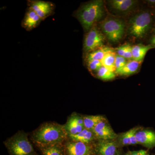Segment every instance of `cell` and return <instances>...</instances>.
I'll return each instance as SVG.
<instances>
[{
    "mask_svg": "<svg viewBox=\"0 0 155 155\" xmlns=\"http://www.w3.org/2000/svg\"><path fill=\"white\" fill-rule=\"evenodd\" d=\"M67 134L65 126L55 123L43 124L33 132V141L41 147L60 144L65 140Z\"/></svg>",
    "mask_w": 155,
    "mask_h": 155,
    "instance_id": "1",
    "label": "cell"
},
{
    "mask_svg": "<svg viewBox=\"0 0 155 155\" xmlns=\"http://www.w3.org/2000/svg\"><path fill=\"white\" fill-rule=\"evenodd\" d=\"M104 14V2L95 0L81 6L77 11L76 16L84 30L88 31Z\"/></svg>",
    "mask_w": 155,
    "mask_h": 155,
    "instance_id": "2",
    "label": "cell"
},
{
    "mask_svg": "<svg viewBox=\"0 0 155 155\" xmlns=\"http://www.w3.org/2000/svg\"><path fill=\"white\" fill-rule=\"evenodd\" d=\"M5 145L11 155H36L27 134L23 131H19L7 140Z\"/></svg>",
    "mask_w": 155,
    "mask_h": 155,
    "instance_id": "3",
    "label": "cell"
},
{
    "mask_svg": "<svg viewBox=\"0 0 155 155\" xmlns=\"http://www.w3.org/2000/svg\"><path fill=\"white\" fill-rule=\"evenodd\" d=\"M152 21L151 15L147 11L137 14L129 22V34L136 38H143L149 30Z\"/></svg>",
    "mask_w": 155,
    "mask_h": 155,
    "instance_id": "4",
    "label": "cell"
},
{
    "mask_svg": "<svg viewBox=\"0 0 155 155\" xmlns=\"http://www.w3.org/2000/svg\"><path fill=\"white\" fill-rule=\"evenodd\" d=\"M101 26L103 32L110 41H119L124 35L125 24L121 19L108 18L102 22Z\"/></svg>",
    "mask_w": 155,
    "mask_h": 155,
    "instance_id": "5",
    "label": "cell"
},
{
    "mask_svg": "<svg viewBox=\"0 0 155 155\" xmlns=\"http://www.w3.org/2000/svg\"><path fill=\"white\" fill-rule=\"evenodd\" d=\"M105 39L104 35L96 25H94L85 35L83 44L84 51L88 54L104 46Z\"/></svg>",
    "mask_w": 155,
    "mask_h": 155,
    "instance_id": "6",
    "label": "cell"
},
{
    "mask_svg": "<svg viewBox=\"0 0 155 155\" xmlns=\"http://www.w3.org/2000/svg\"><path fill=\"white\" fill-rule=\"evenodd\" d=\"M92 131L96 137L102 140H114L117 136L106 120L98 123Z\"/></svg>",
    "mask_w": 155,
    "mask_h": 155,
    "instance_id": "7",
    "label": "cell"
},
{
    "mask_svg": "<svg viewBox=\"0 0 155 155\" xmlns=\"http://www.w3.org/2000/svg\"><path fill=\"white\" fill-rule=\"evenodd\" d=\"M29 6V8L34 11L42 20L50 16L54 10V5L45 1H31Z\"/></svg>",
    "mask_w": 155,
    "mask_h": 155,
    "instance_id": "8",
    "label": "cell"
},
{
    "mask_svg": "<svg viewBox=\"0 0 155 155\" xmlns=\"http://www.w3.org/2000/svg\"><path fill=\"white\" fill-rule=\"evenodd\" d=\"M65 149L67 155H91L92 152L91 146L81 142H67Z\"/></svg>",
    "mask_w": 155,
    "mask_h": 155,
    "instance_id": "9",
    "label": "cell"
},
{
    "mask_svg": "<svg viewBox=\"0 0 155 155\" xmlns=\"http://www.w3.org/2000/svg\"><path fill=\"white\" fill-rule=\"evenodd\" d=\"M138 144L151 148L155 147V131L151 129L139 130L136 134Z\"/></svg>",
    "mask_w": 155,
    "mask_h": 155,
    "instance_id": "10",
    "label": "cell"
},
{
    "mask_svg": "<svg viewBox=\"0 0 155 155\" xmlns=\"http://www.w3.org/2000/svg\"><path fill=\"white\" fill-rule=\"evenodd\" d=\"M64 126L68 135H75L84 128L83 118L74 114L69 118Z\"/></svg>",
    "mask_w": 155,
    "mask_h": 155,
    "instance_id": "11",
    "label": "cell"
},
{
    "mask_svg": "<svg viewBox=\"0 0 155 155\" xmlns=\"http://www.w3.org/2000/svg\"><path fill=\"white\" fill-rule=\"evenodd\" d=\"M117 147L116 142L114 140H101L96 150L99 155H116Z\"/></svg>",
    "mask_w": 155,
    "mask_h": 155,
    "instance_id": "12",
    "label": "cell"
},
{
    "mask_svg": "<svg viewBox=\"0 0 155 155\" xmlns=\"http://www.w3.org/2000/svg\"><path fill=\"white\" fill-rule=\"evenodd\" d=\"M41 20L34 11L29 8L22 21V26L26 30H32L39 24Z\"/></svg>",
    "mask_w": 155,
    "mask_h": 155,
    "instance_id": "13",
    "label": "cell"
},
{
    "mask_svg": "<svg viewBox=\"0 0 155 155\" xmlns=\"http://www.w3.org/2000/svg\"><path fill=\"white\" fill-rule=\"evenodd\" d=\"M143 61H137L134 60L127 61L125 66L119 70H116L115 73L123 76L132 75L136 73L139 69Z\"/></svg>",
    "mask_w": 155,
    "mask_h": 155,
    "instance_id": "14",
    "label": "cell"
},
{
    "mask_svg": "<svg viewBox=\"0 0 155 155\" xmlns=\"http://www.w3.org/2000/svg\"><path fill=\"white\" fill-rule=\"evenodd\" d=\"M155 48L153 45H144L142 44L135 45L132 46L133 60L137 61H143L147 52L151 49Z\"/></svg>",
    "mask_w": 155,
    "mask_h": 155,
    "instance_id": "15",
    "label": "cell"
},
{
    "mask_svg": "<svg viewBox=\"0 0 155 155\" xmlns=\"http://www.w3.org/2000/svg\"><path fill=\"white\" fill-rule=\"evenodd\" d=\"M139 130L138 127H135L122 134L119 137L120 143L123 146L138 144L136 137V134Z\"/></svg>",
    "mask_w": 155,
    "mask_h": 155,
    "instance_id": "16",
    "label": "cell"
},
{
    "mask_svg": "<svg viewBox=\"0 0 155 155\" xmlns=\"http://www.w3.org/2000/svg\"><path fill=\"white\" fill-rule=\"evenodd\" d=\"M72 141L81 142L83 143L89 144L91 142L95 137L92 130L84 128L80 133L75 135H68Z\"/></svg>",
    "mask_w": 155,
    "mask_h": 155,
    "instance_id": "17",
    "label": "cell"
},
{
    "mask_svg": "<svg viewBox=\"0 0 155 155\" xmlns=\"http://www.w3.org/2000/svg\"><path fill=\"white\" fill-rule=\"evenodd\" d=\"M137 1L133 0H112L110 5L113 8L120 11H130L134 7Z\"/></svg>",
    "mask_w": 155,
    "mask_h": 155,
    "instance_id": "18",
    "label": "cell"
},
{
    "mask_svg": "<svg viewBox=\"0 0 155 155\" xmlns=\"http://www.w3.org/2000/svg\"><path fill=\"white\" fill-rule=\"evenodd\" d=\"M114 49L108 46H104L88 53L87 56V61L97 60L101 61L107 53L115 51Z\"/></svg>",
    "mask_w": 155,
    "mask_h": 155,
    "instance_id": "19",
    "label": "cell"
},
{
    "mask_svg": "<svg viewBox=\"0 0 155 155\" xmlns=\"http://www.w3.org/2000/svg\"><path fill=\"white\" fill-rule=\"evenodd\" d=\"M116 54L115 51L107 53L101 61L102 66L112 72H115L116 69L115 66Z\"/></svg>",
    "mask_w": 155,
    "mask_h": 155,
    "instance_id": "20",
    "label": "cell"
},
{
    "mask_svg": "<svg viewBox=\"0 0 155 155\" xmlns=\"http://www.w3.org/2000/svg\"><path fill=\"white\" fill-rule=\"evenodd\" d=\"M84 126V128L92 130L100 122L106 120L104 117L102 116H88L83 117Z\"/></svg>",
    "mask_w": 155,
    "mask_h": 155,
    "instance_id": "21",
    "label": "cell"
},
{
    "mask_svg": "<svg viewBox=\"0 0 155 155\" xmlns=\"http://www.w3.org/2000/svg\"><path fill=\"white\" fill-rule=\"evenodd\" d=\"M43 155H65L60 144L41 147Z\"/></svg>",
    "mask_w": 155,
    "mask_h": 155,
    "instance_id": "22",
    "label": "cell"
},
{
    "mask_svg": "<svg viewBox=\"0 0 155 155\" xmlns=\"http://www.w3.org/2000/svg\"><path fill=\"white\" fill-rule=\"evenodd\" d=\"M97 76L98 78L104 81L113 80L116 77V73L102 66L97 71Z\"/></svg>",
    "mask_w": 155,
    "mask_h": 155,
    "instance_id": "23",
    "label": "cell"
},
{
    "mask_svg": "<svg viewBox=\"0 0 155 155\" xmlns=\"http://www.w3.org/2000/svg\"><path fill=\"white\" fill-rule=\"evenodd\" d=\"M87 68L90 71H97L102 66L101 61L97 60H92L87 61Z\"/></svg>",
    "mask_w": 155,
    "mask_h": 155,
    "instance_id": "24",
    "label": "cell"
},
{
    "mask_svg": "<svg viewBox=\"0 0 155 155\" xmlns=\"http://www.w3.org/2000/svg\"><path fill=\"white\" fill-rule=\"evenodd\" d=\"M127 61L125 58L122 56L116 54V61H115V66L116 67V71L121 69L124 67L127 63Z\"/></svg>",
    "mask_w": 155,
    "mask_h": 155,
    "instance_id": "25",
    "label": "cell"
},
{
    "mask_svg": "<svg viewBox=\"0 0 155 155\" xmlns=\"http://www.w3.org/2000/svg\"><path fill=\"white\" fill-rule=\"evenodd\" d=\"M129 44H125V45L120 46L119 47L116 48V54L118 55L123 57L125 54V51L127 49V46Z\"/></svg>",
    "mask_w": 155,
    "mask_h": 155,
    "instance_id": "26",
    "label": "cell"
},
{
    "mask_svg": "<svg viewBox=\"0 0 155 155\" xmlns=\"http://www.w3.org/2000/svg\"><path fill=\"white\" fill-rule=\"evenodd\" d=\"M123 57L125 58L127 60H133V57H132V46L130 45H128L127 46V49L125 51V54Z\"/></svg>",
    "mask_w": 155,
    "mask_h": 155,
    "instance_id": "27",
    "label": "cell"
},
{
    "mask_svg": "<svg viewBox=\"0 0 155 155\" xmlns=\"http://www.w3.org/2000/svg\"><path fill=\"white\" fill-rule=\"evenodd\" d=\"M129 155H149L146 150H140L136 151L131 152L130 153Z\"/></svg>",
    "mask_w": 155,
    "mask_h": 155,
    "instance_id": "28",
    "label": "cell"
},
{
    "mask_svg": "<svg viewBox=\"0 0 155 155\" xmlns=\"http://www.w3.org/2000/svg\"><path fill=\"white\" fill-rule=\"evenodd\" d=\"M151 43L152 44L155 46V36L153 37L151 39Z\"/></svg>",
    "mask_w": 155,
    "mask_h": 155,
    "instance_id": "29",
    "label": "cell"
},
{
    "mask_svg": "<svg viewBox=\"0 0 155 155\" xmlns=\"http://www.w3.org/2000/svg\"><path fill=\"white\" fill-rule=\"evenodd\" d=\"M148 2L150 3H153V4L155 3V0H150V1H148Z\"/></svg>",
    "mask_w": 155,
    "mask_h": 155,
    "instance_id": "30",
    "label": "cell"
},
{
    "mask_svg": "<svg viewBox=\"0 0 155 155\" xmlns=\"http://www.w3.org/2000/svg\"></svg>",
    "mask_w": 155,
    "mask_h": 155,
    "instance_id": "31",
    "label": "cell"
},
{
    "mask_svg": "<svg viewBox=\"0 0 155 155\" xmlns=\"http://www.w3.org/2000/svg\"></svg>",
    "mask_w": 155,
    "mask_h": 155,
    "instance_id": "32",
    "label": "cell"
}]
</instances>
